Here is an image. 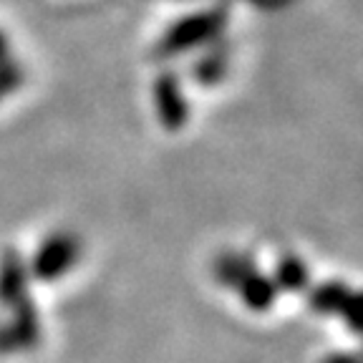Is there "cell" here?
Wrapping results in <instances>:
<instances>
[{"label":"cell","mask_w":363,"mask_h":363,"mask_svg":"<svg viewBox=\"0 0 363 363\" xmlns=\"http://www.w3.org/2000/svg\"><path fill=\"white\" fill-rule=\"evenodd\" d=\"M81 252L79 240L71 233H56L45 238L40 247L35 250L33 260H30V275L43 283H53L61 275H66L76 265Z\"/></svg>","instance_id":"cell-1"},{"label":"cell","mask_w":363,"mask_h":363,"mask_svg":"<svg viewBox=\"0 0 363 363\" xmlns=\"http://www.w3.org/2000/svg\"><path fill=\"white\" fill-rule=\"evenodd\" d=\"M311 308L325 315H340L348 328L358 333V295L346 283L330 280V283H320L318 288H313Z\"/></svg>","instance_id":"cell-2"},{"label":"cell","mask_w":363,"mask_h":363,"mask_svg":"<svg viewBox=\"0 0 363 363\" xmlns=\"http://www.w3.org/2000/svg\"><path fill=\"white\" fill-rule=\"evenodd\" d=\"M154 106H157L159 124L169 131H179L187 124V101H184V94L179 89V81L172 74H164L157 79L154 86Z\"/></svg>","instance_id":"cell-3"},{"label":"cell","mask_w":363,"mask_h":363,"mask_svg":"<svg viewBox=\"0 0 363 363\" xmlns=\"http://www.w3.org/2000/svg\"><path fill=\"white\" fill-rule=\"evenodd\" d=\"M30 303L28 295V270L18 257V252L6 250L0 257V306L8 311Z\"/></svg>","instance_id":"cell-4"},{"label":"cell","mask_w":363,"mask_h":363,"mask_svg":"<svg viewBox=\"0 0 363 363\" xmlns=\"http://www.w3.org/2000/svg\"><path fill=\"white\" fill-rule=\"evenodd\" d=\"M235 290H238V295L242 298L245 306L255 313L270 311L272 303H275V298H278V288H275L272 278L257 272L255 267H252L250 272H245L242 280L235 285Z\"/></svg>","instance_id":"cell-5"},{"label":"cell","mask_w":363,"mask_h":363,"mask_svg":"<svg viewBox=\"0 0 363 363\" xmlns=\"http://www.w3.org/2000/svg\"><path fill=\"white\" fill-rule=\"evenodd\" d=\"M217 30L215 21H207V18H194V21L179 23L164 40V53H179L187 51L192 45L202 43L204 38H210Z\"/></svg>","instance_id":"cell-6"},{"label":"cell","mask_w":363,"mask_h":363,"mask_svg":"<svg viewBox=\"0 0 363 363\" xmlns=\"http://www.w3.org/2000/svg\"><path fill=\"white\" fill-rule=\"evenodd\" d=\"M272 283L278 290H285V293H301V290L308 288L311 283V272H308V265L295 255H283L275 265V275H272Z\"/></svg>","instance_id":"cell-7"},{"label":"cell","mask_w":363,"mask_h":363,"mask_svg":"<svg viewBox=\"0 0 363 363\" xmlns=\"http://www.w3.org/2000/svg\"><path fill=\"white\" fill-rule=\"evenodd\" d=\"M252 260L247 255H240V252H222L215 260V278L217 283L227 285V288H235V285L242 280L245 272L252 270Z\"/></svg>","instance_id":"cell-8"},{"label":"cell","mask_w":363,"mask_h":363,"mask_svg":"<svg viewBox=\"0 0 363 363\" xmlns=\"http://www.w3.org/2000/svg\"><path fill=\"white\" fill-rule=\"evenodd\" d=\"M222 74H225V56H210L207 61L194 68V76H197L199 84H215Z\"/></svg>","instance_id":"cell-9"},{"label":"cell","mask_w":363,"mask_h":363,"mask_svg":"<svg viewBox=\"0 0 363 363\" xmlns=\"http://www.w3.org/2000/svg\"><path fill=\"white\" fill-rule=\"evenodd\" d=\"M23 79V71L21 66H16L13 61H3L0 63V99H6L11 91L18 89Z\"/></svg>","instance_id":"cell-10"},{"label":"cell","mask_w":363,"mask_h":363,"mask_svg":"<svg viewBox=\"0 0 363 363\" xmlns=\"http://www.w3.org/2000/svg\"><path fill=\"white\" fill-rule=\"evenodd\" d=\"M323 363H358V356L356 353H333Z\"/></svg>","instance_id":"cell-11"},{"label":"cell","mask_w":363,"mask_h":363,"mask_svg":"<svg viewBox=\"0 0 363 363\" xmlns=\"http://www.w3.org/2000/svg\"><path fill=\"white\" fill-rule=\"evenodd\" d=\"M8 61V35L0 30V63Z\"/></svg>","instance_id":"cell-12"}]
</instances>
